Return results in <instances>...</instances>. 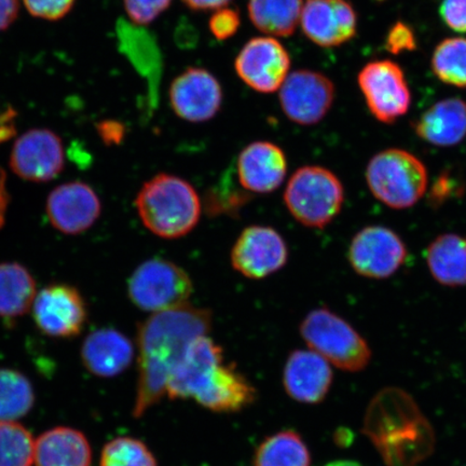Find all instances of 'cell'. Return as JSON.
Instances as JSON below:
<instances>
[{"mask_svg": "<svg viewBox=\"0 0 466 466\" xmlns=\"http://www.w3.org/2000/svg\"><path fill=\"white\" fill-rule=\"evenodd\" d=\"M208 309L189 304L154 313L137 329L138 379L133 416L141 418L159 403L175 367L191 342L212 329Z\"/></svg>", "mask_w": 466, "mask_h": 466, "instance_id": "1", "label": "cell"}, {"mask_svg": "<svg viewBox=\"0 0 466 466\" xmlns=\"http://www.w3.org/2000/svg\"><path fill=\"white\" fill-rule=\"evenodd\" d=\"M363 432L387 466H416L434 451L432 425L401 389H384L371 400Z\"/></svg>", "mask_w": 466, "mask_h": 466, "instance_id": "2", "label": "cell"}, {"mask_svg": "<svg viewBox=\"0 0 466 466\" xmlns=\"http://www.w3.org/2000/svg\"><path fill=\"white\" fill-rule=\"evenodd\" d=\"M144 226L163 238H178L196 228L201 201L192 186L175 175L161 173L148 180L136 200Z\"/></svg>", "mask_w": 466, "mask_h": 466, "instance_id": "3", "label": "cell"}, {"mask_svg": "<svg viewBox=\"0 0 466 466\" xmlns=\"http://www.w3.org/2000/svg\"><path fill=\"white\" fill-rule=\"evenodd\" d=\"M365 177L372 196L394 209L416 206L429 185L424 163L410 151L400 148L384 149L372 157Z\"/></svg>", "mask_w": 466, "mask_h": 466, "instance_id": "4", "label": "cell"}, {"mask_svg": "<svg viewBox=\"0 0 466 466\" xmlns=\"http://www.w3.org/2000/svg\"><path fill=\"white\" fill-rule=\"evenodd\" d=\"M284 202L299 223L309 228L323 229L341 212L345 188L329 168L306 166L291 175Z\"/></svg>", "mask_w": 466, "mask_h": 466, "instance_id": "5", "label": "cell"}, {"mask_svg": "<svg viewBox=\"0 0 466 466\" xmlns=\"http://www.w3.org/2000/svg\"><path fill=\"white\" fill-rule=\"evenodd\" d=\"M299 329L312 351L341 370L358 372L370 362L369 343L351 324L329 309L319 308L308 313Z\"/></svg>", "mask_w": 466, "mask_h": 466, "instance_id": "6", "label": "cell"}, {"mask_svg": "<svg viewBox=\"0 0 466 466\" xmlns=\"http://www.w3.org/2000/svg\"><path fill=\"white\" fill-rule=\"evenodd\" d=\"M127 293L138 309L157 313L188 304L194 283L175 262L153 258L144 261L132 273Z\"/></svg>", "mask_w": 466, "mask_h": 466, "instance_id": "7", "label": "cell"}, {"mask_svg": "<svg viewBox=\"0 0 466 466\" xmlns=\"http://www.w3.org/2000/svg\"><path fill=\"white\" fill-rule=\"evenodd\" d=\"M358 84L370 112L382 124L392 125L410 110L411 93L399 64L389 60L366 64Z\"/></svg>", "mask_w": 466, "mask_h": 466, "instance_id": "8", "label": "cell"}, {"mask_svg": "<svg viewBox=\"0 0 466 466\" xmlns=\"http://www.w3.org/2000/svg\"><path fill=\"white\" fill-rule=\"evenodd\" d=\"M408 256L406 244L391 228L367 226L352 238L348 259L359 276L371 279L391 278L404 266Z\"/></svg>", "mask_w": 466, "mask_h": 466, "instance_id": "9", "label": "cell"}, {"mask_svg": "<svg viewBox=\"0 0 466 466\" xmlns=\"http://www.w3.org/2000/svg\"><path fill=\"white\" fill-rule=\"evenodd\" d=\"M335 86L325 75L296 71L279 87V103L288 118L296 124L312 126L324 118L333 106Z\"/></svg>", "mask_w": 466, "mask_h": 466, "instance_id": "10", "label": "cell"}, {"mask_svg": "<svg viewBox=\"0 0 466 466\" xmlns=\"http://www.w3.org/2000/svg\"><path fill=\"white\" fill-rule=\"evenodd\" d=\"M86 307L78 289L66 284L49 285L34 300L33 318L43 334L71 339L83 331Z\"/></svg>", "mask_w": 466, "mask_h": 466, "instance_id": "11", "label": "cell"}, {"mask_svg": "<svg viewBox=\"0 0 466 466\" xmlns=\"http://www.w3.org/2000/svg\"><path fill=\"white\" fill-rule=\"evenodd\" d=\"M289 248L279 233L266 226H250L237 238L231 250V264L248 279L273 275L287 265Z\"/></svg>", "mask_w": 466, "mask_h": 466, "instance_id": "12", "label": "cell"}, {"mask_svg": "<svg viewBox=\"0 0 466 466\" xmlns=\"http://www.w3.org/2000/svg\"><path fill=\"white\" fill-rule=\"evenodd\" d=\"M238 77L252 89L273 93L288 78L290 58L283 45L272 37L249 40L236 58Z\"/></svg>", "mask_w": 466, "mask_h": 466, "instance_id": "13", "label": "cell"}, {"mask_svg": "<svg viewBox=\"0 0 466 466\" xmlns=\"http://www.w3.org/2000/svg\"><path fill=\"white\" fill-rule=\"evenodd\" d=\"M10 167L17 177L33 183H46L64 168L61 138L48 129H33L16 139Z\"/></svg>", "mask_w": 466, "mask_h": 466, "instance_id": "14", "label": "cell"}, {"mask_svg": "<svg viewBox=\"0 0 466 466\" xmlns=\"http://www.w3.org/2000/svg\"><path fill=\"white\" fill-rule=\"evenodd\" d=\"M300 22L306 36L324 48L339 46L357 35V11L348 0H307Z\"/></svg>", "mask_w": 466, "mask_h": 466, "instance_id": "15", "label": "cell"}, {"mask_svg": "<svg viewBox=\"0 0 466 466\" xmlns=\"http://www.w3.org/2000/svg\"><path fill=\"white\" fill-rule=\"evenodd\" d=\"M171 106L179 118L189 122L211 120L223 103L218 80L202 68H188L173 81Z\"/></svg>", "mask_w": 466, "mask_h": 466, "instance_id": "16", "label": "cell"}, {"mask_svg": "<svg viewBox=\"0 0 466 466\" xmlns=\"http://www.w3.org/2000/svg\"><path fill=\"white\" fill-rule=\"evenodd\" d=\"M96 191L83 182L58 186L46 200V214L52 226L66 235H79L92 227L101 215Z\"/></svg>", "mask_w": 466, "mask_h": 466, "instance_id": "17", "label": "cell"}, {"mask_svg": "<svg viewBox=\"0 0 466 466\" xmlns=\"http://www.w3.org/2000/svg\"><path fill=\"white\" fill-rule=\"evenodd\" d=\"M223 363V349L217 342L208 335L197 338L168 378V399H194L208 376Z\"/></svg>", "mask_w": 466, "mask_h": 466, "instance_id": "18", "label": "cell"}, {"mask_svg": "<svg viewBox=\"0 0 466 466\" xmlns=\"http://www.w3.org/2000/svg\"><path fill=\"white\" fill-rule=\"evenodd\" d=\"M333 370L317 352L296 350L284 367L283 384L291 399L304 404H319L329 394Z\"/></svg>", "mask_w": 466, "mask_h": 466, "instance_id": "19", "label": "cell"}, {"mask_svg": "<svg viewBox=\"0 0 466 466\" xmlns=\"http://www.w3.org/2000/svg\"><path fill=\"white\" fill-rule=\"evenodd\" d=\"M237 170L238 182L244 189L255 194H270L287 177V156L276 144L255 142L241 151Z\"/></svg>", "mask_w": 466, "mask_h": 466, "instance_id": "20", "label": "cell"}, {"mask_svg": "<svg viewBox=\"0 0 466 466\" xmlns=\"http://www.w3.org/2000/svg\"><path fill=\"white\" fill-rule=\"evenodd\" d=\"M256 396L252 383L236 365L223 363L208 376L194 400L208 410L232 413L252 405Z\"/></svg>", "mask_w": 466, "mask_h": 466, "instance_id": "21", "label": "cell"}, {"mask_svg": "<svg viewBox=\"0 0 466 466\" xmlns=\"http://www.w3.org/2000/svg\"><path fill=\"white\" fill-rule=\"evenodd\" d=\"M134 348L126 335L115 329H100L87 336L81 348V359L91 374L113 378L132 363Z\"/></svg>", "mask_w": 466, "mask_h": 466, "instance_id": "22", "label": "cell"}, {"mask_svg": "<svg viewBox=\"0 0 466 466\" xmlns=\"http://www.w3.org/2000/svg\"><path fill=\"white\" fill-rule=\"evenodd\" d=\"M413 130L435 147H453L466 137V101L446 98L435 103L419 116Z\"/></svg>", "mask_w": 466, "mask_h": 466, "instance_id": "23", "label": "cell"}, {"mask_svg": "<svg viewBox=\"0 0 466 466\" xmlns=\"http://www.w3.org/2000/svg\"><path fill=\"white\" fill-rule=\"evenodd\" d=\"M34 461L36 466H91L90 442L72 428L46 431L35 441Z\"/></svg>", "mask_w": 466, "mask_h": 466, "instance_id": "24", "label": "cell"}, {"mask_svg": "<svg viewBox=\"0 0 466 466\" xmlns=\"http://www.w3.org/2000/svg\"><path fill=\"white\" fill-rule=\"evenodd\" d=\"M431 276L447 288L466 285V236L444 233L436 237L425 250Z\"/></svg>", "mask_w": 466, "mask_h": 466, "instance_id": "25", "label": "cell"}, {"mask_svg": "<svg viewBox=\"0 0 466 466\" xmlns=\"http://www.w3.org/2000/svg\"><path fill=\"white\" fill-rule=\"evenodd\" d=\"M36 296V282L25 266L0 264V317H22L31 310Z\"/></svg>", "mask_w": 466, "mask_h": 466, "instance_id": "26", "label": "cell"}, {"mask_svg": "<svg viewBox=\"0 0 466 466\" xmlns=\"http://www.w3.org/2000/svg\"><path fill=\"white\" fill-rule=\"evenodd\" d=\"M304 0H249L250 21L260 32L289 37L299 26Z\"/></svg>", "mask_w": 466, "mask_h": 466, "instance_id": "27", "label": "cell"}, {"mask_svg": "<svg viewBox=\"0 0 466 466\" xmlns=\"http://www.w3.org/2000/svg\"><path fill=\"white\" fill-rule=\"evenodd\" d=\"M254 466H311V454L296 431L284 430L261 442L255 451Z\"/></svg>", "mask_w": 466, "mask_h": 466, "instance_id": "28", "label": "cell"}, {"mask_svg": "<svg viewBox=\"0 0 466 466\" xmlns=\"http://www.w3.org/2000/svg\"><path fill=\"white\" fill-rule=\"evenodd\" d=\"M35 403L31 381L20 371L0 370V421L25 417Z\"/></svg>", "mask_w": 466, "mask_h": 466, "instance_id": "29", "label": "cell"}, {"mask_svg": "<svg viewBox=\"0 0 466 466\" xmlns=\"http://www.w3.org/2000/svg\"><path fill=\"white\" fill-rule=\"evenodd\" d=\"M431 63L434 75L442 83L466 87V38L442 40L437 45Z\"/></svg>", "mask_w": 466, "mask_h": 466, "instance_id": "30", "label": "cell"}, {"mask_svg": "<svg viewBox=\"0 0 466 466\" xmlns=\"http://www.w3.org/2000/svg\"><path fill=\"white\" fill-rule=\"evenodd\" d=\"M35 441L31 432L15 421H0V466H32Z\"/></svg>", "mask_w": 466, "mask_h": 466, "instance_id": "31", "label": "cell"}, {"mask_svg": "<svg viewBox=\"0 0 466 466\" xmlns=\"http://www.w3.org/2000/svg\"><path fill=\"white\" fill-rule=\"evenodd\" d=\"M101 466H158L149 448L129 436L116 437L104 446Z\"/></svg>", "mask_w": 466, "mask_h": 466, "instance_id": "32", "label": "cell"}, {"mask_svg": "<svg viewBox=\"0 0 466 466\" xmlns=\"http://www.w3.org/2000/svg\"><path fill=\"white\" fill-rule=\"evenodd\" d=\"M118 26V34L122 49H124L131 60L137 64V68L147 76L158 75L159 63L158 51L154 43L141 29L129 27L124 21Z\"/></svg>", "mask_w": 466, "mask_h": 466, "instance_id": "33", "label": "cell"}, {"mask_svg": "<svg viewBox=\"0 0 466 466\" xmlns=\"http://www.w3.org/2000/svg\"><path fill=\"white\" fill-rule=\"evenodd\" d=\"M127 15L139 25H147L170 5L172 0H124Z\"/></svg>", "mask_w": 466, "mask_h": 466, "instance_id": "34", "label": "cell"}, {"mask_svg": "<svg viewBox=\"0 0 466 466\" xmlns=\"http://www.w3.org/2000/svg\"><path fill=\"white\" fill-rule=\"evenodd\" d=\"M76 0H25L28 13L40 19L56 21L66 16Z\"/></svg>", "mask_w": 466, "mask_h": 466, "instance_id": "35", "label": "cell"}, {"mask_svg": "<svg viewBox=\"0 0 466 466\" xmlns=\"http://www.w3.org/2000/svg\"><path fill=\"white\" fill-rule=\"evenodd\" d=\"M386 48L393 55L411 52L417 48L416 35L405 23L398 22L390 28L386 39Z\"/></svg>", "mask_w": 466, "mask_h": 466, "instance_id": "36", "label": "cell"}, {"mask_svg": "<svg viewBox=\"0 0 466 466\" xmlns=\"http://www.w3.org/2000/svg\"><path fill=\"white\" fill-rule=\"evenodd\" d=\"M240 26V16L236 10L221 8L209 20V29L215 37L226 40L233 36Z\"/></svg>", "mask_w": 466, "mask_h": 466, "instance_id": "37", "label": "cell"}, {"mask_svg": "<svg viewBox=\"0 0 466 466\" xmlns=\"http://www.w3.org/2000/svg\"><path fill=\"white\" fill-rule=\"evenodd\" d=\"M440 14L452 31L466 33V0H442Z\"/></svg>", "mask_w": 466, "mask_h": 466, "instance_id": "38", "label": "cell"}, {"mask_svg": "<svg viewBox=\"0 0 466 466\" xmlns=\"http://www.w3.org/2000/svg\"><path fill=\"white\" fill-rule=\"evenodd\" d=\"M19 9V0H0V32L13 25Z\"/></svg>", "mask_w": 466, "mask_h": 466, "instance_id": "39", "label": "cell"}, {"mask_svg": "<svg viewBox=\"0 0 466 466\" xmlns=\"http://www.w3.org/2000/svg\"><path fill=\"white\" fill-rule=\"evenodd\" d=\"M98 132L106 143H119L122 137H124V130L119 124L116 122H103L98 126Z\"/></svg>", "mask_w": 466, "mask_h": 466, "instance_id": "40", "label": "cell"}, {"mask_svg": "<svg viewBox=\"0 0 466 466\" xmlns=\"http://www.w3.org/2000/svg\"><path fill=\"white\" fill-rule=\"evenodd\" d=\"M183 2L192 10L208 11L225 8L231 0H183Z\"/></svg>", "mask_w": 466, "mask_h": 466, "instance_id": "41", "label": "cell"}, {"mask_svg": "<svg viewBox=\"0 0 466 466\" xmlns=\"http://www.w3.org/2000/svg\"><path fill=\"white\" fill-rule=\"evenodd\" d=\"M9 196L5 188V175L0 167V228L5 224V213H7Z\"/></svg>", "mask_w": 466, "mask_h": 466, "instance_id": "42", "label": "cell"}, {"mask_svg": "<svg viewBox=\"0 0 466 466\" xmlns=\"http://www.w3.org/2000/svg\"><path fill=\"white\" fill-rule=\"evenodd\" d=\"M325 466H362L358 462L348 461V460H341V461L331 462Z\"/></svg>", "mask_w": 466, "mask_h": 466, "instance_id": "43", "label": "cell"}, {"mask_svg": "<svg viewBox=\"0 0 466 466\" xmlns=\"http://www.w3.org/2000/svg\"><path fill=\"white\" fill-rule=\"evenodd\" d=\"M377 2H384V0H377Z\"/></svg>", "mask_w": 466, "mask_h": 466, "instance_id": "44", "label": "cell"}]
</instances>
